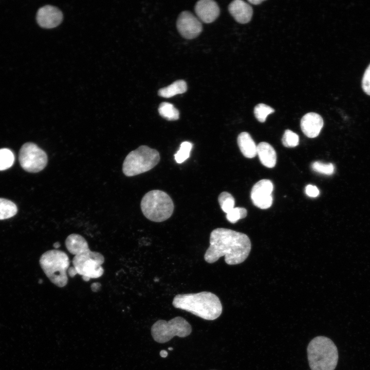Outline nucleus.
<instances>
[{"instance_id": "obj_1", "label": "nucleus", "mask_w": 370, "mask_h": 370, "mask_svg": "<svg viewBox=\"0 0 370 370\" xmlns=\"http://www.w3.org/2000/svg\"><path fill=\"white\" fill-rule=\"evenodd\" d=\"M251 249V242L246 234L229 229L218 228L210 233V245L205 253L204 259L212 264L224 256L226 264L237 265L247 258Z\"/></svg>"}, {"instance_id": "obj_2", "label": "nucleus", "mask_w": 370, "mask_h": 370, "mask_svg": "<svg viewBox=\"0 0 370 370\" xmlns=\"http://www.w3.org/2000/svg\"><path fill=\"white\" fill-rule=\"evenodd\" d=\"M172 304L176 308L188 311L207 320H214L221 314L223 306L219 298L209 291L178 294Z\"/></svg>"}, {"instance_id": "obj_3", "label": "nucleus", "mask_w": 370, "mask_h": 370, "mask_svg": "<svg viewBox=\"0 0 370 370\" xmlns=\"http://www.w3.org/2000/svg\"><path fill=\"white\" fill-rule=\"evenodd\" d=\"M307 359L311 370H335L338 361L336 345L329 338L317 336L307 347Z\"/></svg>"}, {"instance_id": "obj_4", "label": "nucleus", "mask_w": 370, "mask_h": 370, "mask_svg": "<svg viewBox=\"0 0 370 370\" xmlns=\"http://www.w3.org/2000/svg\"><path fill=\"white\" fill-rule=\"evenodd\" d=\"M140 206L145 217L154 222H162L169 218L174 208L171 197L165 192L158 190L146 193Z\"/></svg>"}, {"instance_id": "obj_5", "label": "nucleus", "mask_w": 370, "mask_h": 370, "mask_svg": "<svg viewBox=\"0 0 370 370\" xmlns=\"http://www.w3.org/2000/svg\"><path fill=\"white\" fill-rule=\"evenodd\" d=\"M39 262L42 270L51 283L59 287L67 285V272L70 261L66 253L57 249L48 250L41 255Z\"/></svg>"}, {"instance_id": "obj_6", "label": "nucleus", "mask_w": 370, "mask_h": 370, "mask_svg": "<svg viewBox=\"0 0 370 370\" xmlns=\"http://www.w3.org/2000/svg\"><path fill=\"white\" fill-rule=\"evenodd\" d=\"M159 160L160 155L157 150L141 145L126 156L122 171L128 177L137 175L153 169Z\"/></svg>"}, {"instance_id": "obj_7", "label": "nucleus", "mask_w": 370, "mask_h": 370, "mask_svg": "<svg viewBox=\"0 0 370 370\" xmlns=\"http://www.w3.org/2000/svg\"><path fill=\"white\" fill-rule=\"evenodd\" d=\"M192 332L190 324L183 317H176L169 321L159 320L151 327V335L156 342L164 343L174 337L184 338Z\"/></svg>"}, {"instance_id": "obj_8", "label": "nucleus", "mask_w": 370, "mask_h": 370, "mask_svg": "<svg viewBox=\"0 0 370 370\" xmlns=\"http://www.w3.org/2000/svg\"><path fill=\"white\" fill-rule=\"evenodd\" d=\"M104 262L103 255L98 252L90 250L84 253L75 255L72 260L73 267L77 274L82 276L84 281L90 279L101 277L104 269L102 265Z\"/></svg>"}, {"instance_id": "obj_9", "label": "nucleus", "mask_w": 370, "mask_h": 370, "mask_svg": "<svg viewBox=\"0 0 370 370\" xmlns=\"http://www.w3.org/2000/svg\"><path fill=\"white\" fill-rule=\"evenodd\" d=\"M18 159L22 168L30 173H37L43 170L48 161L45 152L32 142H27L22 146Z\"/></svg>"}, {"instance_id": "obj_10", "label": "nucleus", "mask_w": 370, "mask_h": 370, "mask_svg": "<svg viewBox=\"0 0 370 370\" xmlns=\"http://www.w3.org/2000/svg\"><path fill=\"white\" fill-rule=\"evenodd\" d=\"M177 29L185 39H193L198 36L202 30L200 21L192 13L182 12L177 20Z\"/></svg>"}, {"instance_id": "obj_11", "label": "nucleus", "mask_w": 370, "mask_h": 370, "mask_svg": "<svg viewBox=\"0 0 370 370\" xmlns=\"http://www.w3.org/2000/svg\"><path fill=\"white\" fill-rule=\"evenodd\" d=\"M273 183L269 180L262 179L257 182L251 192V198L253 204L262 209L270 207L273 201Z\"/></svg>"}, {"instance_id": "obj_12", "label": "nucleus", "mask_w": 370, "mask_h": 370, "mask_svg": "<svg viewBox=\"0 0 370 370\" xmlns=\"http://www.w3.org/2000/svg\"><path fill=\"white\" fill-rule=\"evenodd\" d=\"M63 20V14L58 8L46 5L40 8L36 14L38 24L45 28H53L61 24Z\"/></svg>"}, {"instance_id": "obj_13", "label": "nucleus", "mask_w": 370, "mask_h": 370, "mask_svg": "<svg viewBox=\"0 0 370 370\" xmlns=\"http://www.w3.org/2000/svg\"><path fill=\"white\" fill-rule=\"evenodd\" d=\"M195 11L198 18L205 23L214 22L219 16L220 9L213 0H200L195 6Z\"/></svg>"}, {"instance_id": "obj_14", "label": "nucleus", "mask_w": 370, "mask_h": 370, "mask_svg": "<svg viewBox=\"0 0 370 370\" xmlns=\"http://www.w3.org/2000/svg\"><path fill=\"white\" fill-rule=\"evenodd\" d=\"M323 126L322 117L315 113H308L302 118L301 128L303 133L309 138H315L320 134Z\"/></svg>"}, {"instance_id": "obj_15", "label": "nucleus", "mask_w": 370, "mask_h": 370, "mask_svg": "<svg viewBox=\"0 0 370 370\" xmlns=\"http://www.w3.org/2000/svg\"><path fill=\"white\" fill-rule=\"evenodd\" d=\"M228 10L233 18L240 24L249 22L253 14L251 6L242 0L232 2L228 6Z\"/></svg>"}, {"instance_id": "obj_16", "label": "nucleus", "mask_w": 370, "mask_h": 370, "mask_svg": "<svg viewBox=\"0 0 370 370\" xmlns=\"http://www.w3.org/2000/svg\"><path fill=\"white\" fill-rule=\"evenodd\" d=\"M65 245L68 251L75 256L90 250L86 239L78 234L68 235L65 240Z\"/></svg>"}, {"instance_id": "obj_17", "label": "nucleus", "mask_w": 370, "mask_h": 370, "mask_svg": "<svg viewBox=\"0 0 370 370\" xmlns=\"http://www.w3.org/2000/svg\"><path fill=\"white\" fill-rule=\"evenodd\" d=\"M257 154L264 166L273 168L276 162V154L273 147L268 143L262 142L257 145Z\"/></svg>"}, {"instance_id": "obj_18", "label": "nucleus", "mask_w": 370, "mask_h": 370, "mask_svg": "<svg viewBox=\"0 0 370 370\" xmlns=\"http://www.w3.org/2000/svg\"><path fill=\"white\" fill-rule=\"evenodd\" d=\"M237 143L240 151L245 157L252 158L257 155V146L247 132H242L238 135Z\"/></svg>"}, {"instance_id": "obj_19", "label": "nucleus", "mask_w": 370, "mask_h": 370, "mask_svg": "<svg viewBox=\"0 0 370 370\" xmlns=\"http://www.w3.org/2000/svg\"><path fill=\"white\" fill-rule=\"evenodd\" d=\"M187 90V84L186 81L179 80L174 82L167 87L159 89L158 94L161 97L169 98L176 95L184 93Z\"/></svg>"}, {"instance_id": "obj_20", "label": "nucleus", "mask_w": 370, "mask_h": 370, "mask_svg": "<svg viewBox=\"0 0 370 370\" xmlns=\"http://www.w3.org/2000/svg\"><path fill=\"white\" fill-rule=\"evenodd\" d=\"M158 112L162 117L169 121L178 120L179 117L178 110L172 104L169 102H164L160 104Z\"/></svg>"}, {"instance_id": "obj_21", "label": "nucleus", "mask_w": 370, "mask_h": 370, "mask_svg": "<svg viewBox=\"0 0 370 370\" xmlns=\"http://www.w3.org/2000/svg\"><path fill=\"white\" fill-rule=\"evenodd\" d=\"M17 212L16 205L11 200L0 198V220L14 216Z\"/></svg>"}, {"instance_id": "obj_22", "label": "nucleus", "mask_w": 370, "mask_h": 370, "mask_svg": "<svg viewBox=\"0 0 370 370\" xmlns=\"http://www.w3.org/2000/svg\"><path fill=\"white\" fill-rule=\"evenodd\" d=\"M218 200L221 210L226 214L234 208V198L228 192H223L221 193L218 196Z\"/></svg>"}, {"instance_id": "obj_23", "label": "nucleus", "mask_w": 370, "mask_h": 370, "mask_svg": "<svg viewBox=\"0 0 370 370\" xmlns=\"http://www.w3.org/2000/svg\"><path fill=\"white\" fill-rule=\"evenodd\" d=\"M14 156L9 149L3 148L0 149V171L7 170L13 164Z\"/></svg>"}, {"instance_id": "obj_24", "label": "nucleus", "mask_w": 370, "mask_h": 370, "mask_svg": "<svg viewBox=\"0 0 370 370\" xmlns=\"http://www.w3.org/2000/svg\"><path fill=\"white\" fill-rule=\"evenodd\" d=\"M274 112V109L270 106L263 103L257 104L254 108L255 118L260 122H264L268 115Z\"/></svg>"}, {"instance_id": "obj_25", "label": "nucleus", "mask_w": 370, "mask_h": 370, "mask_svg": "<svg viewBox=\"0 0 370 370\" xmlns=\"http://www.w3.org/2000/svg\"><path fill=\"white\" fill-rule=\"evenodd\" d=\"M192 144L188 141L181 143L179 150L174 155L175 159L178 163H181L186 161L190 156Z\"/></svg>"}, {"instance_id": "obj_26", "label": "nucleus", "mask_w": 370, "mask_h": 370, "mask_svg": "<svg viewBox=\"0 0 370 370\" xmlns=\"http://www.w3.org/2000/svg\"><path fill=\"white\" fill-rule=\"evenodd\" d=\"M282 142L285 147H293L299 144V137L296 133L289 130H287L283 136Z\"/></svg>"}, {"instance_id": "obj_27", "label": "nucleus", "mask_w": 370, "mask_h": 370, "mask_svg": "<svg viewBox=\"0 0 370 370\" xmlns=\"http://www.w3.org/2000/svg\"><path fill=\"white\" fill-rule=\"evenodd\" d=\"M247 215V210L244 208L234 207L226 214V218L231 223H235L238 220L244 218Z\"/></svg>"}, {"instance_id": "obj_28", "label": "nucleus", "mask_w": 370, "mask_h": 370, "mask_svg": "<svg viewBox=\"0 0 370 370\" xmlns=\"http://www.w3.org/2000/svg\"><path fill=\"white\" fill-rule=\"evenodd\" d=\"M312 169L318 173L330 175L334 173L335 168L331 163H325L321 161H314L311 164Z\"/></svg>"}, {"instance_id": "obj_29", "label": "nucleus", "mask_w": 370, "mask_h": 370, "mask_svg": "<svg viewBox=\"0 0 370 370\" xmlns=\"http://www.w3.org/2000/svg\"><path fill=\"white\" fill-rule=\"evenodd\" d=\"M362 85L364 91L370 96V64L364 72Z\"/></svg>"}, {"instance_id": "obj_30", "label": "nucleus", "mask_w": 370, "mask_h": 370, "mask_svg": "<svg viewBox=\"0 0 370 370\" xmlns=\"http://www.w3.org/2000/svg\"><path fill=\"white\" fill-rule=\"evenodd\" d=\"M305 193L309 197H316L319 194L317 187L311 184H308L305 188Z\"/></svg>"}, {"instance_id": "obj_31", "label": "nucleus", "mask_w": 370, "mask_h": 370, "mask_svg": "<svg viewBox=\"0 0 370 370\" xmlns=\"http://www.w3.org/2000/svg\"><path fill=\"white\" fill-rule=\"evenodd\" d=\"M100 286H101V285L100 284V283H93L91 286V290L95 292L99 290V288H100Z\"/></svg>"}, {"instance_id": "obj_32", "label": "nucleus", "mask_w": 370, "mask_h": 370, "mask_svg": "<svg viewBox=\"0 0 370 370\" xmlns=\"http://www.w3.org/2000/svg\"><path fill=\"white\" fill-rule=\"evenodd\" d=\"M263 0H249L248 2L254 5H258L262 3Z\"/></svg>"}, {"instance_id": "obj_33", "label": "nucleus", "mask_w": 370, "mask_h": 370, "mask_svg": "<svg viewBox=\"0 0 370 370\" xmlns=\"http://www.w3.org/2000/svg\"><path fill=\"white\" fill-rule=\"evenodd\" d=\"M160 355L161 357L165 358L168 356V353L165 350H162L160 352Z\"/></svg>"}, {"instance_id": "obj_34", "label": "nucleus", "mask_w": 370, "mask_h": 370, "mask_svg": "<svg viewBox=\"0 0 370 370\" xmlns=\"http://www.w3.org/2000/svg\"><path fill=\"white\" fill-rule=\"evenodd\" d=\"M60 246V244L59 242H56L53 244V246L55 248H58Z\"/></svg>"}, {"instance_id": "obj_35", "label": "nucleus", "mask_w": 370, "mask_h": 370, "mask_svg": "<svg viewBox=\"0 0 370 370\" xmlns=\"http://www.w3.org/2000/svg\"><path fill=\"white\" fill-rule=\"evenodd\" d=\"M169 350H172V349H173V348H171H171H169Z\"/></svg>"}, {"instance_id": "obj_36", "label": "nucleus", "mask_w": 370, "mask_h": 370, "mask_svg": "<svg viewBox=\"0 0 370 370\" xmlns=\"http://www.w3.org/2000/svg\"><path fill=\"white\" fill-rule=\"evenodd\" d=\"M212 370H215V369H212Z\"/></svg>"}]
</instances>
